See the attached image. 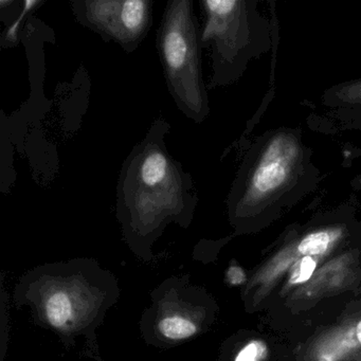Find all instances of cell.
Segmentation results:
<instances>
[{"label": "cell", "instance_id": "cell-1", "mask_svg": "<svg viewBox=\"0 0 361 361\" xmlns=\"http://www.w3.org/2000/svg\"><path fill=\"white\" fill-rule=\"evenodd\" d=\"M170 126L159 119L133 149L118 183V210L130 219L149 221L196 206L191 176L169 153L164 137Z\"/></svg>", "mask_w": 361, "mask_h": 361}, {"label": "cell", "instance_id": "cell-2", "mask_svg": "<svg viewBox=\"0 0 361 361\" xmlns=\"http://www.w3.org/2000/svg\"><path fill=\"white\" fill-rule=\"evenodd\" d=\"M308 170L310 153L295 132L279 130L264 137L240 169L229 196L230 212L235 219L259 216L284 202Z\"/></svg>", "mask_w": 361, "mask_h": 361}, {"label": "cell", "instance_id": "cell-3", "mask_svg": "<svg viewBox=\"0 0 361 361\" xmlns=\"http://www.w3.org/2000/svg\"><path fill=\"white\" fill-rule=\"evenodd\" d=\"M200 26L192 0L166 4L156 46L169 92L179 111L195 123L210 113L202 65Z\"/></svg>", "mask_w": 361, "mask_h": 361}, {"label": "cell", "instance_id": "cell-4", "mask_svg": "<svg viewBox=\"0 0 361 361\" xmlns=\"http://www.w3.org/2000/svg\"><path fill=\"white\" fill-rule=\"evenodd\" d=\"M206 20L200 31L202 48L211 50L212 79L209 87L227 85L242 73L253 42L250 3L244 0L200 1Z\"/></svg>", "mask_w": 361, "mask_h": 361}, {"label": "cell", "instance_id": "cell-5", "mask_svg": "<svg viewBox=\"0 0 361 361\" xmlns=\"http://www.w3.org/2000/svg\"><path fill=\"white\" fill-rule=\"evenodd\" d=\"M71 6L80 24L128 54L137 49L151 29L153 3L149 0H75Z\"/></svg>", "mask_w": 361, "mask_h": 361}, {"label": "cell", "instance_id": "cell-6", "mask_svg": "<svg viewBox=\"0 0 361 361\" xmlns=\"http://www.w3.org/2000/svg\"><path fill=\"white\" fill-rule=\"evenodd\" d=\"M348 235L350 229L346 224H326L308 229L283 245L257 270L248 283L247 293H252L253 304L257 305L269 297L299 259L308 255H331L348 240Z\"/></svg>", "mask_w": 361, "mask_h": 361}, {"label": "cell", "instance_id": "cell-7", "mask_svg": "<svg viewBox=\"0 0 361 361\" xmlns=\"http://www.w3.org/2000/svg\"><path fill=\"white\" fill-rule=\"evenodd\" d=\"M360 282V253L353 249L327 259L306 284L287 298L293 305H312L324 298L352 290Z\"/></svg>", "mask_w": 361, "mask_h": 361}, {"label": "cell", "instance_id": "cell-8", "mask_svg": "<svg viewBox=\"0 0 361 361\" xmlns=\"http://www.w3.org/2000/svg\"><path fill=\"white\" fill-rule=\"evenodd\" d=\"M361 358V310L314 335L300 361H357Z\"/></svg>", "mask_w": 361, "mask_h": 361}, {"label": "cell", "instance_id": "cell-9", "mask_svg": "<svg viewBox=\"0 0 361 361\" xmlns=\"http://www.w3.org/2000/svg\"><path fill=\"white\" fill-rule=\"evenodd\" d=\"M329 255H308L299 259L285 276L284 284L281 288L282 297H288L293 291L306 284L316 274L321 265L327 261Z\"/></svg>", "mask_w": 361, "mask_h": 361}, {"label": "cell", "instance_id": "cell-10", "mask_svg": "<svg viewBox=\"0 0 361 361\" xmlns=\"http://www.w3.org/2000/svg\"><path fill=\"white\" fill-rule=\"evenodd\" d=\"M44 308H45L46 318L49 321L50 324L58 329L69 324L75 314L73 299L66 291L58 290L50 293L49 297L46 299Z\"/></svg>", "mask_w": 361, "mask_h": 361}, {"label": "cell", "instance_id": "cell-11", "mask_svg": "<svg viewBox=\"0 0 361 361\" xmlns=\"http://www.w3.org/2000/svg\"><path fill=\"white\" fill-rule=\"evenodd\" d=\"M325 103L333 106L361 107V79L340 84L325 92Z\"/></svg>", "mask_w": 361, "mask_h": 361}, {"label": "cell", "instance_id": "cell-12", "mask_svg": "<svg viewBox=\"0 0 361 361\" xmlns=\"http://www.w3.org/2000/svg\"><path fill=\"white\" fill-rule=\"evenodd\" d=\"M159 331L170 340H183L197 331L195 323L183 316H169L159 322Z\"/></svg>", "mask_w": 361, "mask_h": 361}, {"label": "cell", "instance_id": "cell-13", "mask_svg": "<svg viewBox=\"0 0 361 361\" xmlns=\"http://www.w3.org/2000/svg\"><path fill=\"white\" fill-rule=\"evenodd\" d=\"M269 348L264 340L253 339L247 342L236 354L234 361H266Z\"/></svg>", "mask_w": 361, "mask_h": 361}, {"label": "cell", "instance_id": "cell-14", "mask_svg": "<svg viewBox=\"0 0 361 361\" xmlns=\"http://www.w3.org/2000/svg\"><path fill=\"white\" fill-rule=\"evenodd\" d=\"M226 280H227L228 284L231 285V286L245 285L247 283L246 272L240 266L233 264L228 268Z\"/></svg>", "mask_w": 361, "mask_h": 361}, {"label": "cell", "instance_id": "cell-15", "mask_svg": "<svg viewBox=\"0 0 361 361\" xmlns=\"http://www.w3.org/2000/svg\"><path fill=\"white\" fill-rule=\"evenodd\" d=\"M352 185L355 190H357V191L361 193V175H359V176H357L356 178L353 180Z\"/></svg>", "mask_w": 361, "mask_h": 361}, {"label": "cell", "instance_id": "cell-16", "mask_svg": "<svg viewBox=\"0 0 361 361\" xmlns=\"http://www.w3.org/2000/svg\"><path fill=\"white\" fill-rule=\"evenodd\" d=\"M357 361H361V358H359L358 360H357Z\"/></svg>", "mask_w": 361, "mask_h": 361}]
</instances>
